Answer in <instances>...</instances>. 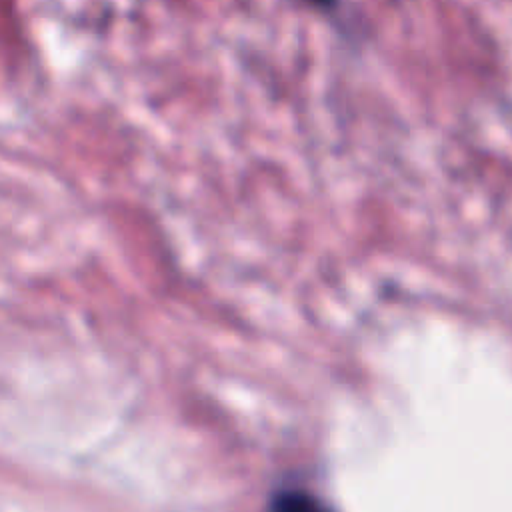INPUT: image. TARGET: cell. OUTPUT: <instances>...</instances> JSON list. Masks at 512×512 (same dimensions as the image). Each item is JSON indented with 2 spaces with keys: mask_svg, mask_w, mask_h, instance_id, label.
<instances>
[{
  "mask_svg": "<svg viewBox=\"0 0 512 512\" xmlns=\"http://www.w3.org/2000/svg\"><path fill=\"white\" fill-rule=\"evenodd\" d=\"M268 512H336V510L306 488H282L272 494L268 502Z\"/></svg>",
  "mask_w": 512,
  "mask_h": 512,
  "instance_id": "cell-1",
  "label": "cell"
},
{
  "mask_svg": "<svg viewBox=\"0 0 512 512\" xmlns=\"http://www.w3.org/2000/svg\"><path fill=\"white\" fill-rule=\"evenodd\" d=\"M304 2L314 6L316 10H322V12H328V14L336 12L338 6H340V0H304Z\"/></svg>",
  "mask_w": 512,
  "mask_h": 512,
  "instance_id": "cell-2",
  "label": "cell"
}]
</instances>
